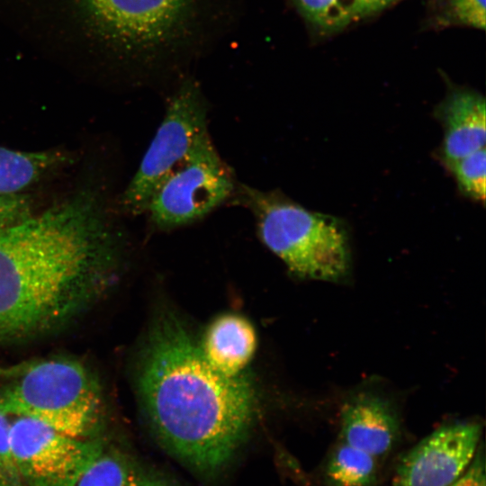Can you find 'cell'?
I'll use <instances>...</instances> for the list:
<instances>
[{
  "label": "cell",
  "instance_id": "6da1fadb",
  "mask_svg": "<svg viewBox=\"0 0 486 486\" xmlns=\"http://www.w3.org/2000/svg\"><path fill=\"white\" fill-rule=\"evenodd\" d=\"M117 238L91 192L0 230V345L53 334L104 295Z\"/></svg>",
  "mask_w": 486,
  "mask_h": 486
},
{
  "label": "cell",
  "instance_id": "7a4b0ae2",
  "mask_svg": "<svg viewBox=\"0 0 486 486\" xmlns=\"http://www.w3.org/2000/svg\"><path fill=\"white\" fill-rule=\"evenodd\" d=\"M138 369L148 424L178 460L210 475L240 446L254 419V390L243 374L227 376L204 356L182 320L164 311L151 326Z\"/></svg>",
  "mask_w": 486,
  "mask_h": 486
},
{
  "label": "cell",
  "instance_id": "3957f363",
  "mask_svg": "<svg viewBox=\"0 0 486 486\" xmlns=\"http://www.w3.org/2000/svg\"><path fill=\"white\" fill-rule=\"evenodd\" d=\"M97 32L148 74L180 59L202 32L208 0H78Z\"/></svg>",
  "mask_w": 486,
  "mask_h": 486
},
{
  "label": "cell",
  "instance_id": "277c9868",
  "mask_svg": "<svg viewBox=\"0 0 486 486\" xmlns=\"http://www.w3.org/2000/svg\"><path fill=\"white\" fill-rule=\"evenodd\" d=\"M263 243L290 271L304 278L338 281L350 268L345 224L331 215L311 212L278 191L240 188Z\"/></svg>",
  "mask_w": 486,
  "mask_h": 486
},
{
  "label": "cell",
  "instance_id": "5b68a950",
  "mask_svg": "<svg viewBox=\"0 0 486 486\" xmlns=\"http://www.w3.org/2000/svg\"><path fill=\"white\" fill-rule=\"evenodd\" d=\"M0 390V412L40 421L70 436L89 438L97 430L104 400L99 382L83 363L51 358L25 364Z\"/></svg>",
  "mask_w": 486,
  "mask_h": 486
},
{
  "label": "cell",
  "instance_id": "8992f818",
  "mask_svg": "<svg viewBox=\"0 0 486 486\" xmlns=\"http://www.w3.org/2000/svg\"><path fill=\"white\" fill-rule=\"evenodd\" d=\"M207 135L204 96L198 83L186 78L170 98L157 133L121 196L122 211L130 215L147 212L159 185Z\"/></svg>",
  "mask_w": 486,
  "mask_h": 486
},
{
  "label": "cell",
  "instance_id": "52a82bcc",
  "mask_svg": "<svg viewBox=\"0 0 486 486\" xmlns=\"http://www.w3.org/2000/svg\"><path fill=\"white\" fill-rule=\"evenodd\" d=\"M233 190L231 173L207 135L159 185L147 212L156 229L170 230L203 218Z\"/></svg>",
  "mask_w": 486,
  "mask_h": 486
},
{
  "label": "cell",
  "instance_id": "ba28073f",
  "mask_svg": "<svg viewBox=\"0 0 486 486\" xmlns=\"http://www.w3.org/2000/svg\"><path fill=\"white\" fill-rule=\"evenodd\" d=\"M14 418L10 445L22 486H76L104 446L97 438L74 437L36 419Z\"/></svg>",
  "mask_w": 486,
  "mask_h": 486
},
{
  "label": "cell",
  "instance_id": "9c48e42d",
  "mask_svg": "<svg viewBox=\"0 0 486 486\" xmlns=\"http://www.w3.org/2000/svg\"><path fill=\"white\" fill-rule=\"evenodd\" d=\"M482 433L474 422L442 426L400 460L391 486H449L468 468Z\"/></svg>",
  "mask_w": 486,
  "mask_h": 486
},
{
  "label": "cell",
  "instance_id": "30bf717a",
  "mask_svg": "<svg viewBox=\"0 0 486 486\" xmlns=\"http://www.w3.org/2000/svg\"><path fill=\"white\" fill-rule=\"evenodd\" d=\"M340 432L344 443L380 458L388 454L398 440L400 423L384 399L361 393L344 405Z\"/></svg>",
  "mask_w": 486,
  "mask_h": 486
},
{
  "label": "cell",
  "instance_id": "8fae6325",
  "mask_svg": "<svg viewBox=\"0 0 486 486\" xmlns=\"http://www.w3.org/2000/svg\"><path fill=\"white\" fill-rule=\"evenodd\" d=\"M436 114L444 129L441 157L446 165L485 148L486 106L480 93L454 88L437 106Z\"/></svg>",
  "mask_w": 486,
  "mask_h": 486
},
{
  "label": "cell",
  "instance_id": "7c38bea8",
  "mask_svg": "<svg viewBox=\"0 0 486 486\" xmlns=\"http://www.w3.org/2000/svg\"><path fill=\"white\" fill-rule=\"evenodd\" d=\"M256 346L252 324L237 314H224L208 327L201 347L207 361L227 376L243 374Z\"/></svg>",
  "mask_w": 486,
  "mask_h": 486
},
{
  "label": "cell",
  "instance_id": "4fadbf2b",
  "mask_svg": "<svg viewBox=\"0 0 486 486\" xmlns=\"http://www.w3.org/2000/svg\"><path fill=\"white\" fill-rule=\"evenodd\" d=\"M76 486H171L130 456L105 445Z\"/></svg>",
  "mask_w": 486,
  "mask_h": 486
},
{
  "label": "cell",
  "instance_id": "5bb4252c",
  "mask_svg": "<svg viewBox=\"0 0 486 486\" xmlns=\"http://www.w3.org/2000/svg\"><path fill=\"white\" fill-rule=\"evenodd\" d=\"M64 160L57 152H27L0 147V194H21Z\"/></svg>",
  "mask_w": 486,
  "mask_h": 486
},
{
  "label": "cell",
  "instance_id": "9a60e30c",
  "mask_svg": "<svg viewBox=\"0 0 486 486\" xmlns=\"http://www.w3.org/2000/svg\"><path fill=\"white\" fill-rule=\"evenodd\" d=\"M377 458L341 441L330 453L325 479L328 486H374Z\"/></svg>",
  "mask_w": 486,
  "mask_h": 486
},
{
  "label": "cell",
  "instance_id": "2e32d148",
  "mask_svg": "<svg viewBox=\"0 0 486 486\" xmlns=\"http://www.w3.org/2000/svg\"><path fill=\"white\" fill-rule=\"evenodd\" d=\"M301 15L323 33H333L365 17L359 0H292Z\"/></svg>",
  "mask_w": 486,
  "mask_h": 486
},
{
  "label": "cell",
  "instance_id": "e0dca14e",
  "mask_svg": "<svg viewBox=\"0 0 486 486\" xmlns=\"http://www.w3.org/2000/svg\"><path fill=\"white\" fill-rule=\"evenodd\" d=\"M467 196L481 202L485 200L486 149L482 148L446 165Z\"/></svg>",
  "mask_w": 486,
  "mask_h": 486
},
{
  "label": "cell",
  "instance_id": "ac0fdd59",
  "mask_svg": "<svg viewBox=\"0 0 486 486\" xmlns=\"http://www.w3.org/2000/svg\"><path fill=\"white\" fill-rule=\"evenodd\" d=\"M486 0H446L445 18L450 23L485 30Z\"/></svg>",
  "mask_w": 486,
  "mask_h": 486
},
{
  "label": "cell",
  "instance_id": "d6986e66",
  "mask_svg": "<svg viewBox=\"0 0 486 486\" xmlns=\"http://www.w3.org/2000/svg\"><path fill=\"white\" fill-rule=\"evenodd\" d=\"M9 417L0 412V486H22L10 445Z\"/></svg>",
  "mask_w": 486,
  "mask_h": 486
},
{
  "label": "cell",
  "instance_id": "ffe728a7",
  "mask_svg": "<svg viewBox=\"0 0 486 486\" xmlns=\"http://www.w3.org/2000/svg\"><path fill=\"white\" fill-rule=\"evenodd\" d=\"M27 215V205L20 195H0V230L22 220Z\"/></svg>",
  "mask_w": 486,
  "mask_h": 486
},
{
  "label": "cell",
  "instance_id": "44dd1931",
  "mask_svg": "<svg viewBox=\"0 0 486 486\" xmlns=\"http://www.w3.org/2000/svg\"><path fill=\"white\" fill-rule=\"evenodd\" d=\"M485 477L484 454L477 450L466 471L449 486H485Z\"/></svg>",
  "mask_w": 486,
  "mask_h": 486
},
{
  "label": "cell",
  "instance_id": "7402d4cb",
  "mask_svg": "<svg viewBox=\"0 0 486 486\" xmlns=\"http://www.w3.org/2000/svg\"><path fill=\"white\" fill-rule=\"evenodd\" d=\"M397 1L398 0H359L365 16L377 13Z\"/></svg>",
  "mask_w": 486,
  "mask_h": 486
},
{
  "label": "cell",
  "instance_id": "603a6c76",
  "mask_svg": "<svg viewBox=\"0 0 486 486\" xmlns=\"http://www.w3.org/2000/svg\"><path fill=\"white\" fill-rule=\"evenodd\" d=\"M23 365H18V366H15V367H11V368H6V367H4L2 365H0V377H3V376H10V375H13V374H17L21 372V370L22 369Z\"/></svg>",
  "mask_w": 486,
  "mask_h": 486
}]
</instances>
